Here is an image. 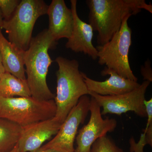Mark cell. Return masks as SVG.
<instances>
[{
    "instance_id": "obj_15",
    "label": "cell",
    "mask_w": 152,
    "mask_h": 152,
    "mask_svg": "<svg viewBox=\"0 0 152 152\" xmlns=\"http://www.w3.org/2000/svg\"><path fill=\"white\" fill-rule=\"evenodd\" d=\"M31 96L27 80H21L5 72L0 78V97L4 98Z\"/></svg>"
},
{
    "instance_id": "obj_11",
    "label": "cell",
    "mask_w": 152,
    "mask_h": 152,
    "mask_svg": "<svg viewBox=\"0 0 152 152\" xmlns=\"http://www.w3.org/2000/svg\"><path fill=\"white\" fill-rule=\"evenodd\" d=\"M71 10L74 18L72 32L66 47L75 53H83L93 60L98 59V52L92 43L94 30L89 23L82 20L77 12V0H71Z\"/></svg>"
},
{
    "instance_id": "obj_7",
    "label": "cell",
    "mask_w": 152,
    "mask_h": 152,
    "mask_svg": "<svg viewBox=\"0 0 152 152\" xmlns=\"http://www.w3.org/2000/svg\"><path fill=\"white\" fill-rule=\"evenodd\" d=\"M91 101L88 95L83 96L71 110L53 138L39 149V151L51 149L61 152H75L74 142L78 129L84 123L89 112ZM37 150V151H38Z\"/></svg>"
},
{
    "instance_id": "obj_18",
    "label": "cell",
    "mask_w": 152,
    "mask_h": 152,
    "mask_svg": "<svg viewBox=\"0 0 152 152\" xmlns=\"http://www.w3.org/2000/svg\"><path fill=\"white\" fill-rule=\"evenodd\" d=\"M20 1V0H0V11L4 20L11 18Z\"/></svg>"
},
{
    "instance_id": "obj_3",
    "label": "cell",
    "mask_w": 152,
    "mask_h": 152,
    "mask_svg": "<svg viewBox=\"0 0 152 152\" xmlns=\"http://www.w3.org/2000/svg\"><path fill=\"white\" fill-rule=\"evenodd\" d=\"M56 72V95L54 101L56 113L54 118L61 124L78 102L80 98L89 94L77 60L59 56Z\"/></svg>"
},
{
    "instance_id": "obj_4",
    "label": "cell",
    "mask_w": 152,
    "mask_h": 152,
    "mask_svg": "<svg viewBox=\"0 0 152 152\" xmlns=\"http://www.w3.org/2000/svg\"><path fill=\"white\" fill-rule=\"evenodd\" d=\"M56 110L54 99L41 101L32 96L0 97V118L9 120L22 128L53 118Z\"/></svg>"
},
{
    "instance_id": "obj_24",
    "label": "cell",
    "mask_w": 152,
    "mask_h": 152,
    "mask_svg": "<svg viewBox=\"0 0 152 152\" xmlns=\"http://www.w3.org/2000/svg\"><path fill=\"white\" fill-rule=\"evenodd\" d=\"M10 152H17V145L16 146V147H15V148H14V149L13 150H12Z\"/></svg>"
},
{
    "instance_id": "obj_14",
    "label": "cell",
    "mask_w": 152,
    "mask_h": 152,
    "mask_svg": "<svg viewBox=\"0 0 152 152\" xmlns=\"http://www.w3.org/2000/svg\"><path fill=\"white\" fill-rule=\"evenodd\" d=\"M25 52L8 40L0 29V53L6 72L24 80H26Z\"/></svg>"
},
{
    "instance_id": "obj_20",
    "label": "cell",
    "mask_w": 152,
    "mask_h": 152,
    "mask_svg": "<svg viewBox=\"0 0 152 152\" xmlns=\"http://www.w3.org/2000/svg\"><path fill=\"white\" fill-rule=\"evenodd\" d=\"M141 73L145 81L151 82L152 81V72L151 63L149 60L145 62L144 66L141 68Z\"/></svg>"
},
{
    "instance_id": "obj_17",
    "label": "cell",
    "mask_w": 152,
    "mask_h": 152,
    "mask_svg": "<svg viewBox=\"0 0 152 152\" xmlns=\"http://www.w3.org/2000/svg\"><path fill=\"white\" fill-rule=\"evenodd\" d=\"M90 152H124L107 135L98 139L93 144Z\"/></svg>"
},
{
    "instance_id": "obj_23",
    "label": "cell",
    "mask_w": 152,
    "mask_h": 152,
    "mask_svg": "<svg viewBox=\"0 0 152 152\" xmlns=\"http://www.w3.org/2000/svg\"><path fill=\"white\" fill-rule=\"evenodd\" d=\"M4 19H3L2 15L0 11V29H1L2 26Z\"/></svg>"
},
{
    "instance_id": "obj_12",
    "label": "cell",
    "mask_w": 152,
    "mask_h": 152,
    "mask_svg": "<svg viewBox=\"0 0 152 152\" xmlns=\"http://www.w3.org/2000/svg\"><path fill=\"white\" fill-rule=\"evenodd\" d=\"M89 91L103 96H117L126 94L138 88L141 84L137 82L126 79L105 67L101 72L102 76L110 75L104 81H98L88 77L82 72Z\"/></svg>"
},
{
    "instance_id": "obj_19",
    "label": "cell",
    "mask_w": 152,
    "mask_h": 152,
    "mask_svg": "<svg viewBox=\"0 0 152 152\" xmlns=\"http://www.w3.org/2000/svg\"><path fill=\"white\" fill-rule=\"evenodd\" d=\"M131 152H144V147L147 145L145 134H142L138 142L136 143L133 138L130 140Z\"/></svg>"
},
{
    "instance_id": "obj_13",
    "label": "cell",
    "mask_w": 152,
    "mask_h": 152,
    "mask_svg": "<svg viewBox=\"0 0 152 152\" xmlns=\"http://www.w3.org/2000/svg\"><path fill=\"white\" fill-rule=\"evenodd\" d=\"M48 31L56 42L62 38L69 39L74 26V18L71 9L64 0H53L48 6Z\"/></svg>"
},
{
    "instance_id": "obj_10",
    "label": "cell",
    "mask_w": 152,
    "mask_h": 152,
    "mask_svg": "<svg viewBox=\"0 0 152 152\" xmlns=\"http://www.w3.org/2000/svg\"><path fill=\"white\" fill-rule=\"evenodd\" d=\"M61 125L53 118L23 127L17 152L37 151L45 142L56 134Z\"/></svg>"
},
{
    "instance_id": "obj_21",
    "label": "cell",
    "mask_w": 152,
    "mask_h": 152,
    "mask_svg": "<svg viewBox=\"0 0 152 152\" xmlns=\"http://www.w3.org/2000/svg\"><path fill=\"white\" fill-rule=\"evenodd\" d=\"M6 71L3 64L1 56L0 53V78L2 75Z\"/></svg>"
},
{
    "instance_id": "obj_16",
    "label": "cell",
    "mask_w": 152,
    "mask_h": 152,
    "mask_svg": "<svg viewBox=\"0 0 152 152\" xmlns=\"http://www.w3.org/2000/svg\"><path fill=\"white\" fill-rule=\"evenodd\" d=\"M23 128L8 120L0 118V152H10L18 142Z\"/></svg>"
},
{
    "instance_id": "obj_9",
    "label": "cell",
    "mask_w": 152,
    "mask_h": 152,
    "mask_svg": "<svg viewBox=\"0 0 152 152\" xmlns=\"http://www.w3.org/2000/svg\"><path fill=\"white\" fill-rule=\"evenodd\" d=\"M91 117L88 122L79 131L76 137L77 147L75 152H90L93 144L98 139L115 130L117 126L114 118H103L101 107L92 97L89 105Z\"/></svg>"
},
{
    "instance_id": "obj_22",
    "label": "cell",
    "mask_w": 152,
    "mask_h": 152,
    "mask_svg": "<svg viewBox=\"0 0 152 152\" xmlns=\"http://www.w3.org/2000/svg\"><path fill=\"white\" fill-rule=\"evenodd\" d=\"M35 152H61L58 151H56V150L53 149H45L43 150H41V151H37Z\"/></svg>"
},
{
    "instance_id": "obj_5",
    "label": "cell",
    "mask_w": 152,
    "mask_h": 152,
    "mask_svg": "<svg viewBox=\"0 0 152 152\" xmlns=\"http://www.w3.org/2000/svg\"><path fill=\"white\" fill-rule=\"evenodd\" d=\"M48 5L43 0H22L12 16L3 21L2 29L8 35L9 41L26 51L32 39L34 26L40 17L47 15Z\"/></svg>"
},
{
    "instance_id": "obj_8",
    "label": "cell",
    "mask_w": 152,
    "mask_h": 152,
    "mask_svg": "<svg viewBox=\"0 0 152 152\" xmlns=\"http://www.w3.org/2000/svg\"><path fill=\"white\" fill-rule=\"evenodd\" d=\"M151 83L144 81L140 86L129 92L113 96H103L89 92L90 95L103 110L102 115L107 114L121 115L132 111L141 117H147L145 95Z\"/></svg>"
},
{
    "instance_id": "obj_1",
    "label": "cell",
    "mask_w": 152,
    "mask_h": 152,
    "mask_svg": "<svg viewBox=\"0 0 152 152\" xmlns=\"http://www.w3.org/2000/svg\"><path fill=\"white\" fill-rule=\"evenodd\" d=\"M89 24L98 32L97 43L108 42L121 28L126 17L135 15L142 10L152 13V6L145 0H87Z\"/></svg>"
},
{
    "instance_id": "obj_6",
    "label": "cell",
    "mask_w": 152,
    "mask_h": 152,
    "mask_svg": "<svg viewBox=\"0 0 152 152\" xmlns=\"http://www.w3.org/2000/svg\"><path fill=\"white\" fill-rule=\"evenodd\" d=\"M130 16L124 20L121 28L108 42L97 47L98 63L105 65L126 79L137 82L129 61V53L132 43V30L128 24Z\"/></svg>"
},
{
    "instance_id": "obj_2",
    "label": "cell",
    "mask_w": 152,
    "mask_h": 152,
    "mask_svg": "<svg viewBox=\"0 0 152 152\" xmlns=\"http://www.w3.org/2000/svg\"><path fill=\"white\" fill-rule=\"evenodd\" d=\"M57 42L51 37L48 29H45L32 38L28 48L25 52L27 81L31 96L39 101L55 98L47 84V76L53 62L48 50L55 48Z\"/></svg>"
}]
</instances>
